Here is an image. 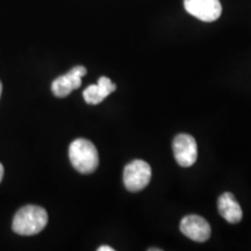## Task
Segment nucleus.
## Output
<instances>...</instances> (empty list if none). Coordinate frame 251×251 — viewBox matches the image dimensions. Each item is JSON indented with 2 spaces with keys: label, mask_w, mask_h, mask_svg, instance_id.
Wrapping results in <instances>:
<instances>
[{
  "label": "nucleus",
  "mask_w": 251,
  "mask_h": 251,
  "mask_svg": "<svg viewBox=\"0 0 251 251\" xmlns=\"http://www.w3.org/2000/svg\"><path fill=\"white\" fill-rule=\"evenodd\" d=\"M1 92H2V84L1 81H0V97H1Z\"/></svg>",
  "instance_id": "12"
},
{
  "label": "nucleus",
  "mask_w": 251,
  "mask_h": 251,
  "mask_svg": "<svg viewBox=\"0 0 251 251\" xmlns=\"http://www.w3.org/2000/svg\"><path fill=\"white\" fill-rule=\"evenodd\" d=\"M2 177H4V166L0 163V183H1Z\"/></svg>",
  "instance_id": "11"
},
{
  "label": "nucleus",
  "mask_w": 251,
  "mask_h": 251,
  "mask_svg": "<svg viewBox=\"0 0 251 251\" xmlns=\"http://www.w3.org/2000/svg\"><path fill=\"white\" fill-rule=\"evenodd\" d=\"M184 6L188 14L205 23L218 20L222 13L220 0H184Z\"/></svg>",
  "instance_id": "5"
},
{
  "label": "nucleus",
  "mask_w": 251,
  "mask_h": 251,
  "mask_svg": "<svg viewBox=\"0 0 251 251\" xmlns=\"http://www.w3.org/2000/svg\"><path fill=\"white\" fill-rule=\"evenodd\" d=\"M218 208L220 215L229 224H238L242 220V208L231 193L226 192L219 198Z\"/></svg>",
  "instance_id": "9"
},
{
  "label": "nucleus",
  "mask_w": 251,
  "mask_h": 251,
  "mask_svg": "<svg viewBox=\"0 0 251 251\" xmlns=\"http://www.w3.org/2000/svg\"><path fill=\"white\" fill-rule=\"evenodd\" d=\"M117 90V85L107 77H100L97 85L87 86L83 92L84 100L89 105H98Z\"/></svg>",
  "instance_id": "8"
},
{
  "label": "nucleus",
  "mask_w": 251,
  "mask_h": 251,
  "mask_svg": "<svg viewBox=\"0 0 251 251\" xmlns=\"http://www.w3.org/2000/svg\"><path fill=\"white\" fill-rule=\"evenodd\" d=\"M98 251H114V249L108 246H102V247L98 248Z\"/></svg>",
  "instance_id": "10"
},
{
  "label": "nucleus",
  "mask_w": 251,
  "mask_h": 251,
  "mask_svg": "<svg viewBox=\"0 0 251 251\" xmlns=\"http://www.w3.org/2000/svg\"><path fill=\"white\" fill-rule=\"evenodd\" d=\"M48 224V214L45 208L35 205H27L14 215L12 229L21 236H33L41 233Z\"/></svg>",
  "instance_id": "1"
},
{
  "label": "nucleus",
  "mask_w": 251,
  "mask_h": 251,
  "mask_svg": "<svg viewBox=\"0 0 251 251\" xmlns=\"http://www.w3.org/2000/svg\"><path fill=\"white\" fill-rule=\"evenodd\" d=\"M176 161L180 166L188 168L196 163L198 158V147L194 137L187 134H179L172 143Z\"/></svg>",
  "instance_id": "4"
},
{
  "label": "nucleus",
  "mask_w": 251,
  "mask_h": 251,
  "mask_svg": "<svg viewBox=\"0 0 251 251\" xmlns=\"http://www.w3.org/2000/svg\"><path fill=\"white\" fill-rule=\"evenodd\" d=\"M180 231L196 242H205L211 237V226L202 216L187 215L181 220Z\"/></svg>",
  "instance_id": "7"
},
{
  "label": "nucleus",
  "mask_w": 251,
  "mask_h": 251,
  "mask_svg": "<svg viewBox=\"0 0 251 251\" xmlns=\"http://www.w3.org/2000/svg\"><path fill=\"white\" fill-rule=\"evenodd\" d=\"M69 158L72 166L80 174H92L99 165L98 150L89 140L77 139L70 144Z\"/></svg>",
  "instance_id": "2"
},
{
  "label": "nucleus",
  "mask_w": 251,
  "mask_h": 251,
  "mask_svg": "<svg viewBox=\"0 0 251 251\" xmlns=\"http://www.w3.org/2000/svg\"><path fill=\"white\" fill-rule=\"evenodd\" d=\"M86 69L84 67H75L67 75L56 78L51 84V91L57 98H65L74 90L79 89L81 85V78L86 75Z\"/></svg>",
  "instance_id": "6"
},
{
  "label": "nucleus",
  "mask_w": 251,
  "mask_h": 251,
  "mask_svg": "<svg viewBox=\"0 0 251 251\" xmlns=\"http://www.w3.org/2000/svg\"><path fill=\"white\" fill-rule=\"evenodd\" d=\"M151 179V168L147 162L135 159L126 165L124 170V184L130 192L142 191Z\"/></svg>",
  "instance_id": "3"
}]
</instances>
